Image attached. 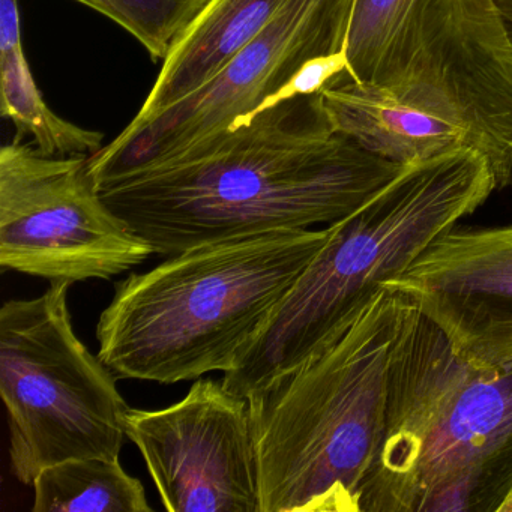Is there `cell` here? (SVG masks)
<instances>
[{"mask_svg": "<svg viewBox=\"0 0 512 512\" xmlns=\"http://www.w3.org/2000/svg\"><path fill=\"white\" fill-rule=\"evenodd\" d=\"M328 236V226L239 236L128 275L98 320V356L119 379L161 385L227 373Z\"/></svg>", "mask_w": 512, "mask_h": 512, "instance_id": "4", "label": "cell"}, {"mask_svg": "<svg viewBox=\"0 0 512 512\" xmlns=\"http://www.w3.org/2000/svg\"><path fill=\"white\" fill-rule=\"evenodd\" d=\"M346 73L463 128L512 187V40L496 0H355Z\"/></svg>", "mask_w": 512, "mask_h": 512, "instance_id": "6", "label": "cell"}, {"mask_svg": "<svg viewBox=\"0 0 512 512\" xmlns=\"http://www.w3.org/2000/svg\"><path fill=\"white\" fill-rule=\"evenodd\" d=\"M404 166L335 131L317 94L277 98L155 169L100 191L154 254L331 226Z\"/></svg>", "mask_w": 512, "mask_h": 512, "instance_id": "1", "label": "cell"}, {"mask_svg": "<svg viewBox=\"0 0 512 512\" xmlns=\"http://www.w3.org/2000/svg\"><path fill=\"white\" fill-rule=\"evenodd\" d=\"M322 95L335 131L400 166L473 148L469 134L454 122L404 103L385 89L356 82L346 71Z\"/></svg>", "mask_w": 512, "mask_h": 512, "instance_id": "12", "label": "cell"}, {"mask_svg": "<svg viewBox=\"0 0 512 512\" xmlns=\"http://www.w3.org/2000/svg\"><path fill=\"white\" fill-rule=\"evenodd\" d=\"M34 512H152L140 479L121 458H79L46 467L34 481Z\"/></svg>", "mask_w": 512, "mask_h": 512, "instance_id": "15", "label": "cell"}, {"mask_svg": "<svg viewBox=\"0 0 512 512\" xmlns=\"http://www.w3.org/2000/svg\"><path fill=\"white\" fill-rule=\"evenodd\" d=\"M346 56L338 53L334 56H325V58L314 59L302 67V70L293 77L290 85L281 92L277 98L289 97L293 94H317L322 92L323 88L331 82L338 74L346 71Z\"/></svg>", "mask_w": 512, "mask_h": 512, "instance_id": "17", "label": "cell"}, {"mask_svg": "<svg viewBox=\"0 0 512 512\" xmlns=\"http://www.w3.org/2000/svg\"><path fill=\"white\" fill-rule=\"evenodd\" d=\"M512 512V359L478 368L406 298L359 512Z\"/></svg>", "mask_w": 512, "mask_h": 512, "instance_id": "3", "label": "cell"}, {"mask_svg": "<svg viewBox=\"0 0 512 512\" xmlns=\"http://www.w3.org/2000/svg\"><path fill=\"white\" fill-rule=\"evenodd\" d=\"M290 0H209L163 61L131 124H143L208 83Z\"/></svg>", "mask_w": 512, "mask_h": 512, "instance_id": "13", "label": "cell"}, {"mask_svg": "<svg viewBox=\"0 0 512 512\" xmlns=\"http://www.w3.org/2000/svg\"><path fill=\"white\" fill-rule=\"evenodd\" d=\"M385 287L430 319L461 361H511L512 224L449 230Z\"/></svg>", "mask_w": 512, "mask_h": 512, "instance_id": "11", "label": "cell"}, {"mask_svg": "<svg viewBox=\"0 0 512 512\" xmlns=\"http://www.w3.org/2000/svg\"><path fill=\"white\" fill-rule=\"evenodd\" d=\"M133 35L152 59L164 61L209 0H74Z\"/></svg>", "mask_w": 512, "mask_h": 512, "instance_id": "16", "label": "cell"}, {"mask_svg": "<svg viewBox=\"0 0 512 512\" xmlns=\"http://www.w3.org/2000/svg\"><path fill=\"white\" fill-rule=\"evenodd\" d=\"M0 115L43 154L91 157L103 148V133L65 121L44 101L23 50L19 0H0Z\"/></svg>", "mask_w": 512, "mask_h": 512, "instance_id": "14", "label": "cell"}, {"mask_svg": "<svg viewBox=\"0 0 512 512\" xmlns=\"http://www.w3.org/2000/svg\"><path fill=\"white\" fill-rule=\"evenodd\" d=\"M70 283L0 310V395L11 472L34 484L41 470L79 458H118L130 406L119 379L74 331Z\"/></svg>", "mask_w": 512, "mask_h": 512, "instance_id": "7", "label": "cell"}, {"mask_svg": "<svg viewBox=\"0 0 512 512\" xmlns=\"http://www.w3.org/2000/svg\"><path fill=\"white\" fill-rule=\"evenodd\" d=\"M404 305L385 287L331 349L247 398L260 512H359L385 440Z\"/></svg>", "mask_w": 512, "mask_h": 512, "instance_id": "5", "label": "cell"}, {"mask_svg": "<svg viewBox=\"0 0 512 512\" xmlns=\"http://www.w3.org/2000/svg\"><path fill=\"white\" fill-rule=\"evenodd\" d=\"M494 191L490 164L473 148L404 166L359 208L328 226L325 244L238 364L224 373L223 385L248 398L331 349L388 281Z\"/></svg>", "mask_w": 512, "mask_h": 512, "instance_id": "2", "label": "cell"}, {"mask_svg": "<svg viewBox=\"0 0 512 512\" xmlns=\"http://www.w3.org/2000/svg\"><path fill=\"white\" fill-rule=\"evenodd\" d=\"M355 0H290L208 83L89 157L98 191L169 163L271 103L305 64L344 52Z\"/></svg>", "mask_w": 512, "mask_h": 512, "instance_id": "8", "label": "cell"}, {"mask_svg": "<svg viewBox=\"0 0 512 512\" xmlns=\"http://www.w3.org/2000/svg\"><path fill=\"white\" fill-rule=\"evenodd\" d=\"M154 254L104 202L89 157L0 149V266L50 283L110 280Z\"/></svg>", "mask_w": 512, "mask_h": 512, "instance_id": "9", "label": "cell"}, {"mask_svg": "<svg viewBox=\"0 0 512 512\" xmlns=\"http://www.w3.org/2000/svg\"><path fill=\"white\" fill-rule=\"evenodd\" d=\"M496 4L505 19L506 29L512 40V0H496Z\"/></svg>", "mask_w": 512, "mask_h": 512, "instance_id": "18", "label": "cell"}, {"mask_svg": "<svg viewBox=\"0 0 512 512\" xmlns=\"http://www.w3.org/2000/svg\"><path fill=\"white\" fill-rule=\"evenodd\" d=\"M125 434L139 448L170 512H260L250 404L223 382L196 380L178 403L128 410Z\"/></svg>", "mask_w": 512, "mask_h": 512, "instance_id": "10", "label": "cell"}]
</instances>
